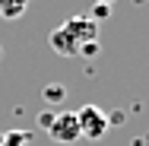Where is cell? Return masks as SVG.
Instances as JSON below:
<instances>
[{
  "instance_id": "obj_1",
  "label": "cell",
  "mask_w": 149,
  "mask_h": 146,
  "mask_svg": "<svg viewBox=\"0 0 149 146\" xmlns=\"http://www.w3.org/2000/svg\"><path fill=\"white\" fill-rule=\"evenodd\" d=\"M76 124H79V137H86V140H102L111 130V121L98 105H83L76 111Z\"/></svg>"
},
{
  "instance_id": "obj_2",
  "label": "cell",
  "mask_w": 149,
  "mask_h": 146,
  "mask_svg": "<svg viewBox=\"0 0 149 146\" xmlns=\"http://www.w3.org/2000/svg\"><path fill=\"white\" fill-rule=\"evenodd\" d=\"M48 137H51L54 143H76V140H79L76 111H60V115H54L51 127H48Z\"/></svg>"
},
{
  "instance_id": "obj_3",
  "label": "cell",
  "mask_w": 149,
  "mask_h": 146,
  "mask_svg": "<svg viewBox=\"0 0 149 146\" xmlns=\"http://www.w3.org/2000/svg\"><path fill=\"white\" fill-rule=\"evenodd\" d=\"M60 29L67 32L76 45H86V41H98V22L89 16H70L67 22H60Z\"/></svg>"
},
{
  "instance_id": "obj_4",
  "label": "cell",
  "mask_w": 149,
  "mask_h": 146,
  "mask_svg": "<svg viewBox=\"0 0 149 146\" xmlns=\"http://www.w3.org/2000/svg\"><path fill=\"white\" fill-rule=\"evenodd\" d=\"M48 45H51V51H54V54H60V57H76V51H79V45H76V41L67 35V32L60 29V26L51 32Z\"/></svg>"
},
{
  "instance_id": "obj_5",
  "label": "cell",
  "mask_w": 149,
  "mask_h": 146,
  "mask_svg": "<svg viewBox=\"0 0 149 146\" xmlns=\"http://www.w3.org/2000/svg\"><path fill=\"white\" fill-rule=\"evenodd\" d=\"M26 10H29V0H3L0 3V16L3 19H19Z\"/></svg>"
},
{
  "instance_id": "obj_6",
  "label": "cell",
  "mask_w": 149,
  "mask_h": 146,
  "mask_svg": "<svg viewBox=\"0 0 149 146\" xmlns=\"http://www.w3.org/2000/svg\"><path fill=\"white\" fill-rule=\"evenodd\" d=\"M41 95H45V102H48V105H60V102H63V95H67V89L54 83V86H45Z\"/></svg>"
},
{
  "instance_id": "obj_7",
  "label": "cell",
  "mask_w": 149,
  "mask_h": 146,
  "mask_svg": "<svg viewBox=\"0 0 149 146\" xmlns=\"http://www.w3.org/2000/svg\"><path fill=\"white\" fill-rule=\"evenodd\" d=\"M98 51H102V45H98V41H86V45H79L76 57H98Z\"/></svg>"
},
{
  "instance_id": "obj_8",
  "label": "cell",
  "mask_w": 149,
  "mask_h": 146,
  "mask_svg": "<svg viewBox=\"0 0 149 146\" xmlns=\"http://www.w3.org/2000/svg\"><path fill=\"white\" fill-rule=\"evenodd\" d=\"M108 16H111V6H108V3H92V16L89 19L98 22V19H108Z\"/></svg>"
},
{
  "instance_id": "obj_9",
  "label": "cell",
  "mask_w": 149,
  "mask_h": 146,
  "mask_svg": "<svg viewBox=\"0 0 149 146\" xmlns=\"http://www.w3.org/2000/svg\"><path fill=\"white\" fill-rule=\"evenodd\" d=\"M51 121H54L51 111H41V115H38V127H45V130H48V127H51Z\"/></svg>"
},
{
  "instance_id": "obj_10",
  "label": "cell",
  "mask_w": 149,
  "mask_h": 146,
  "mask_svg": "<svg viewBox=\"0 0 149 146\" xmlns=\"http://www.w3.org/2000/svg\"><path fill=\"white\" fill-rule=\"evenodd\" d=\"M92 3H108V6H111V3H114V0H92Z\"/></svg>"
},
{
  "instance_id": "obj_11",
  "label": "cell",
  "mask_w": 149,
  "mask_h": 146,
  "mask_svg": "<svg viewBox=\"0 0 149 146\" xmlns=\"http://www.w3.org/2000/svg\"><path fill=\"white\" fill-rule=\"evenodd\" d=\"M0 57H3V48H0Z\"/></svg>"
},
{
  "instance_id": "obj_12",
  "label": "cell",
  "mask_w": 149,
  "mask_h": 146,
  "mask_svg": "<svg viewBox=\"0 0 149 146\" xmlns=\"http://www.w3.org/2000/svg\"><path fill=\"white\" fill-rule=\"evenodd\" d=\"M0 3H3V0H0Z\"/></svg>"
}]
</instances>
